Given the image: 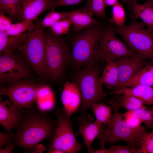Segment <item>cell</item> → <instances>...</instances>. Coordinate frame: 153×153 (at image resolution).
<instances>
[{"label":"cell","mask_w":153,"mask_h":153,"mask_svg":"<svg viewBox=\"0 0 153 153\" xmlns=\"http://www.w3.org/2000/svg\"><path fill=\"white\" fill-rule=\"evenodd\" d=\"M57 124L56 119L38 107L24 108L22 118L15 128L13 144L26 151L33 152L41 142L52 139Z\"/></svg>","instance_id":"1"},{"label":"cell","mask_w":153,"mask_h":153,"mask_svg":"<svg viewBox=\"0 0 153 153\" xmlns=\"http://www.w3.org/2000/svg\"><path fill=\"white\" fill-rule=\"evenodd\" d=\"M99 21L78 32L71 41V63L77 68L96 65L100 61L99 44L106 27Z\"/></svg>","instance_id":"2"},{"label":"cell","mask_w":153,"mask_h":153,"mask_svg":"<svg viewBox=\"0 0 153 153\" xmlns=\"http://www.w3.org/2000/svg\"><path fill=\"white\" fill-rule=\"evenodd\" d=\"M100 68L96 65L82 67L76 72L73 82L79 87L82 97L81 105L78 110L81 115L77 122L81 124L87 119V111L92 105L106 97L100 82Z\"/></svg>","instance_id":"3"},{"label":"cell","mask_w":153,"mask_h":153,"mask_svg":"<svg viewBox=\"0 0 153 153\" xmlns=\"http://www.w3.org/2000/svg\"><path fill=\"white\" fill-rule=\"evenodd\" d=\"M44 33L47 78L53 82H57L63 79L68 66L71 63V49L61 35H55L50 31H45Z\"/></svg>","instance_id":"4"},{"label":"cell","mask_w":153,"mask_h":153,"mask_svg":"<svg viewBox=\"0 0 153 153\" xmlns=\"http://www.w3.org/2000/svg\"><path fill=\"white\" fill-rule=\"evenodd\" d=\"M145 25L143 22L133 20L127 26L120 27L110 24L108 26L122 37L132 51L153 63V33L146 29Z\"/></svg>","instance_id":"5"},{"label":"cell","mask_w":153,"mask_h":153,"mask_svg":"<svg viewBox=\"0 0 153 153\" xmlns=\"http://www.w3.org/2000/svg\"><path fill=\"white\" fill-rule=\"evenodd\" d=\"M41 18L36 20L34 28L28 31L25 41L18 49L28 64L42 80L47 78L46 64V43Z\"/></svg>","instance_id":"6"},{"label":"cell","mask_w":153,"mask_h":153,"mask_svg":"<svg viewBox=\"0 0 153 153\" xmlns=\"http://www.w3.org/2000/svg\"><path fill=\"white\" fill-rule=\"evenodd\" d=\"M108 103L113 111L110 122L101 130L97 138L100 145V149L105 148L107 143H113L120 141H125L134 147L137 144L138 138L142 132L135 131L130 128L126 124L123 114L114 103ZM135 148V147H134Z\"/></svg>","instance_id":"7"},{"label":"cell","mask_w":153,"mask_h":153,"mask_svg":"<svg viewBox=\"0 0 153 153\" xmlns=\"http://www.w3.org/2000/svg\"><path fill=\"white\" fill-rule=\"evenodd\" d=\"M55 114L57 124L52 139L50 141L47 152L53 149L62 150L65 153H77L82 148L73 129V120L66 114L63 108H57Z\"/></svg>","instance_id":"8"},{"label":"cell","mask_w":153,"mask_h":153,"mask_svg":"<svg viewBox=\"0 0 153 153\" xmlns=\"http://www.w3.org/2000/svg\"><path fill=\"white\" fill-rule=\"evenodd\" d=\"M44 85L27 80L0 86V97L7 96L17 108L22 109L34 107L39 92Z\"/></svg>","instance_id":"9"},{"label":"cell","mask_w":153,"mask_h":153,"mask_svg":"<svg viewBox=\"0 0 153 153\" xmlns=\"http://www.w3.org/2000/svg\"><path fill=\"white\" fill-rule=\"evenodd\" d=\"M0 55V86L26 80L30 75L26 63L12 52H3Z\"/></svg>","instance_id":"10"},{"label":"cell","mask_w":153,"mask_h":153,"mask_svg":"<svg viewBox=\"0 0 153 153\" xmlns=\"http://www.w3.org/2000/svg\"><path fill=\"white\" fill-rule=\"evenodd\" d=\"M99 55L100 60L107 63L122 57L139 56L118 38L115 33L108 25L103 31L100 38Z\"/></svg>","instance_id":"11"},{"label":"cell","mask_w":153,"mask_h":153,"mask_svg":"<svg viewBox=\"0 0 153 153\" xmlns=\"http://www.w3.org/2000/svg\"><path fill=\"white\" fill-rule=\"evenodd\" d=\"M114 61L117 67L119 79L118 85L114 90L134 76L144 67L146 63L144 59L139 56L122 57L116 59Z\"/></svg>","instance_id":"12"},{"label":"cell","mask_w":153,"mask_h":153,"mask_svg":"<svg viewBox=\"0 0 153 153\" xmlns=\"http://www.w3.org/2000/svg\"><path fill=\"white\" fill-rule=\"evenodd\" d=\"M23 109L17 108L9 99L0 100V124L8 133L11 134L12 129L16 128L22 117Z\"/></svg>","instance_id":"13"},{"label":"cell","mask_w":153,"mask_h":153,"mask_svg":"<svg viewBox=\"0 0 153 153\" xmlns=\"http://www.w3.org/2000/svg\"><path fill=\"white\" fill-rule=\"evenodd\" d=\"M61 99L65 112L71 117L78 111L82 103L81 94L77 84L73 81L66 82L63 84Z\"/></svg>","instance_id":"14"},{"label":"cell","mask_w":153,"mask_h":153,"mask_svg":"<svg viewBox=\"0 0 153 153\" xmlns=\"http://www.w3.org/2000/svg\"><path fill=\"white\" fill-rule=\"evenodd\" d=\"M93 118L86 119L80 124L79 132L86 146L88 153H93L94 149L91 147L93 141L104 128L103 124Z\"/></svg>","instance_id":"15"},{"label":"cell","mask_w":153,"mask_h":153,"mask_svg":"<svg viewBox=\"0 0 153 153\" xmlns=\"http://www.w3.org/2000/svg\"><path fill=\"white\" fill-rule=\"evenodd\" d=\"M24 20H36L45 11L51 10L52 0H21Z\"/></svg>","instance_id":"16"},{"label":"cell","mask_w":153,"mask_h":153,"mask_svg":"<svg viewBox=\"0 0 153 153\" xmlns=\"http://www.w3.org/2000/svg\"><path fill=\"white\" fill-rule=\"evenodd\" d=\"M138 86H153V62H146L144 66L140 71L128 81L113 90Z\"/></svg>","instance_id":"17"},{"label":"cell","mask_w":153,"mask_h":153,"mask_svg":"<svg viewBox=\"0 0 153 153\" xmlns=\"http://www.w3.org/2000/svg\"><path fill=\"white\" fill-rule=\"evenodd\" d=\"M126 94L132 95L141 101L144 104L153 105V88L152 86H138L133 87H124L113 90L109 94Z\"/></svg>","instance_id":"18"},{"label":"cell","mask_w":153,"mask_h":153,"mask_svg":"<svg viewBox=\"0 0 153 153\" xmlns=\"http://www.w3.org/2000/svg\"><path fill=\"white\" fill-rule=\"evenodd\" d=\"M66 17L71 21L74 30L78 32L97 22L89 12L82 9H78L66 12Z\"/></svg>","instance_id":"19"},{"label":"cell","mask_w":153,"mask_h":153,"mask_svg":"<svg viewBox=\"0 0 153 153\" xmlns=\"http://www.w3.org/2000/svg\"><path fill=\"white\" fill-rule=\"evenodd\" d=\"M129 9L132 20L140 18L148 26L147 30L153 33V4L145 2L140 4L137 3Z\"/></svg>","instance_id":"20"},{"label":"cell","mask_w":153,"mask_h":153,"mask_svg":"<svg viewBox=\"0 0 153 153\" xmlns=\"http://www.w3.org/2000/svg\"><path fill=\"white\" fill-rule=\"evenodd\" d=\"M28 31L21 34L8 36L5 32H0V53L12 52L26 41Z\"/></svg>","instance_id":"21"},{"label":"cell","mask_w":153,"mask_h":153,"mask_svg":"<svg viewBox=\"0 0 153 153\" xmlns=\"http://www.w3.org/2000/svg\"><path fill=\"white\" fill-rule=\"evenodd\" d=\"M0 13L6 14L18 22L24 20L21 0H0Z\"/></svg>","instance_id":"22"},{"label":"cell","mask_w":153,"mask_h":153,"mask_svg":"<svg viewBox=\"0 0 153 153\" xmlns=\"http://www.w3.org/2000/svg\"><path fill=\"white\" fill-rule=\"evenodd\" d=\"M118 73L114 61L107 63L100 77L101 84L108 89L114 90L118 85Z\"/></svg>","instance_id":"23"},{"label":"cell","mask_w":153,"mask_h":153,"mask_svg":"<svg viewBox=\"0 0 153 153\" xmlns=\"http://www.w3.org/2000/svg\"><path fill=\"white\" fill-rule=\"evenodd\" d=\"M115 99H112L119 108H124L128 111H134L144 106L140 99L127 94H114Z\"/></svg>","instance_id":"24"},{"label":"cell","mask_w":153,"mask_h":153,"mask_svg":"<svg viewBox=\"0 0 153 153\" xmlns=\"http://www.w3.org/2000/svg\"><path fill=\"white\" fill-rule=\"evenodd\" d=\"M91 108L96 120L106 126L110 122L112 114V108L110 105L101 101L93 105Z\"/></svg>","instance_id":"25"},{"label":"cell","mask_w":153,"mask_h":153,"mask_svg":"<svg viewBox=\"0 0 153 153\" xmlns=\"http://www.w3.org/2000/svg\"><path fill=\"white\" fill-rule=\"evenodd\" d=\"M137 144L140 148H134V153H153V132L144 130L138 138Z\"/></svg>","instance_id":"26"},{"label":"cell","mask_w":153,"mask_h":153,"mask_svg":"<svg viewBox=\"0 0 153 153\" xmlns=\"http://www.w3.org/2000/svg\"><path fill=\"white\" fill-rule=\"evenodd\" d=\"M105 7L104 0H87L83 9L93 16H98L105 19L107 17Z\"/></svg>","instance_id":"27"},{"label":"cell","mask_w":153,"mask_h":153,"mask_svg":"<svg viewBox=\"0 0 153 153\" xmlns=\"http://www.w3.org/2000/svg\"><path fill=\"white\" fill-rule=\"evenodd\" d=\"M123 5L118 3L112 6V17L109 21L110 24L120 27L125 25L126 14Z\"/></svg>","instance_id":"28"},{"label":"cell","mask_w":153,"mask_h":153,"mask_svg":"<svg viewBox=\"0 0 153 153\" xmlns=\"http://www.w3.org/2000/svg\"><path fill=\"white\" fill-rule=\"evenodd\" d=\"M130 111L142 123H144L147 128L153 127V108L144 106L136 110Z\"/></svg>","instance_id":"29"},{"label":"cell","mask_w":153,"mask_h":153,"mask_svg":"<svg viewBox=\"0 0 153 153\" xmlns=\"http://www.w3.org/2000/svg\"><path fill=\"white\" fill-rule=\"evenodd\" d=\"M35 26V24L33 21L24 20L21 22L12 24L9 28L5 32L8 36L18 35L26 31L32 30Z\"/></svg>","instance_id":"30"},{"label":"cell","mask_w":153,"mask_h":153,"mask_svg":"<svg viewBox=\"0 0 153 153\" xmlns=\"http://www.w3.org/2000/svg\"><path fill=\"white\" fill-rule=\"evenodd\" d=\"M72 25L70 20L66 18L59 20L49 27L50 31L54 34L62 35L69 33Z\"/></svg>","instance_id":"31"},{"label":"cell","mask_w":153,"mask_h":153,"mask_svg":"<svg viewBox=\"0 0 153 153\" xmlns=\"http://www.w3.org/2000/svg\"><path fill=\"white\" fill-rule=\"evenodd\" d=\"M66 17V12H57L51 10L41 22L42 29L50 27L56 22Z\"/></svg>","instance_id":"32"},{"label":"cell","mask_w":153,"mask_h":153,"mask_svg":"<svg viewBox=\"0 0 153 153\" xmlns=\"http://www.w3.org/2000/svg\"><path fill=\"white\" fill-rule=\"evenodd\" d=\"M122 114L126 124L131 129L141 132L145 130V127L141 125L142 123L141 121L134 116L130 111L127 110Z\"/></svg>","instance_id":"33"},{"label":"cell","mask_w":153,"mask_h":153,"mask_svg":"<svg viewBox=\"0 0 153 153\" xmlns=\"http://www.w3.org/2000/svg\"><path fill=\"white\" fill-rule=\"evenodd\" d=\"M134 148L130 144L125 146L112 145L107 149H97L95 152L96 153H134Z\"/></svg>","instance_id":"34"},{"label":"cell","mask_w":153,"mask_h":153,"mask_svg":"<svg viewBox=\"0 0 153 153\" xmlns=\"http://www.w3.org/2000/svg\"><path fill=\"white\" fill-rule=\"evenodd\" d=\"M82 0H54L53 1L51 9L54 10L57 7L76 5L79 3Z\"/></svg>","instance_id":"35"},{"label":"cell","mask_w":153,"mask_h":153,"mask_svg":"<svg viewBox=\"0 0 153 153\" xmlns=\"http://www.w3.org/2000/svg\"><path fill=\"white\" fill-rule=\"evenodd\" d=\"M11 19L4 14L0 13V32H5L9 28L12 24Z\"/></svg>","instance_id":"36"},{"label":"cell","mask_w":153,"mask_h":153,"mask_svg":"<svg viewBox=\"0 0 153 153\" xmlns=\"http://www.w3.org/2000/svg\"><path fill=\"white\" fill-rule=\"evenodd\" d=\"M14 134H7L2 132H0V147L7 146L13 144V137Z\"/></svg>","instance_id":"37"},{"label":"cell","mask_w":153,"mask_h":153,"mask_svg":"<svg viewBox=\"0 0 153 153\" xmlns=\"http://www.w3.org/2000/svg\"><path fill=\"white\" fill-rule=\"evenodd\" d=\"M14 146L13 144L6 146L5 148L3 147L1 148L0 149V153H11L12 152Z\"/></svg>","instance_id":"38"},{"label":"cell","mask_w":153,"mask_h":153,"mask_svg":"<svg viewBox=\"0 0 153 153\" xmlns=\"http://www.w3.org/2000/svg\"><path fill=\"white\" fill-rule=\"evenodd\" d=\"M137 3V0H122V3H126L129 7L131 8L136 3Z\"/></svg>","instance_id":"39"},{"label":"cell","mask_w":153,"mask_h":153,"mask_svg":"<svg viewBox=\"0 0 153 153\" xmlns=\"http://www.w3.org/2000/svg\"><path fill=\"white\" fill-rule=\"evenodd\" d=\"M119 0H104V2L106 7L107 6H113L118 3Z\"/></svg>","instance_id":"40"},{"label":"cell","mask_w":153,"mask_h":153,"mask_svg":"<svg viewBox=\"0 0 153 153\" xmlns=\"http://www.w3.org/2000/svg\"><path fill=\"white\" fill-rule=\"evenodd\" d=\"M48 153H65L63 151L57 149H52L48 152Z\"/></svg>","instance_id":"41"},{"label":"cell","mask_w":153,"mask_h":153,"mask_svg":"<svg viewBox=\"0 0 153 153\" xmlns=\"http://www.w3.org/2000/svg\"><path fill=\"white\" fill-rule=\"evenodd\" d=\"M146 2H148L153 4V0H145Z\"/></svg>","instance_id":"42"},{"label":"cell","mask_w":153,"mask_h":153,"mask_svg":"<svg viewBox=\"0 0 153 153\" xmlns=\"http://www.w3.org/2000/svg\"><path fill=\"white\" fill-rule=\"evenodd\" d=\"M53 1H54V0H52Z\"/></svg>","instance_id":"43"},{"label":"cell","mask_w":153,"mask_h":153,"mask_svg":"<svg viewBox=\"0 0 153 153\" xmlns=\"http://www.w3.org/2000/svg\"><path fill=\"white\" fill-rule=\"evenodd\" d=\"M152 132H153V131H152Z\"/></svg>","instance_id":"44"}]
</instances>
